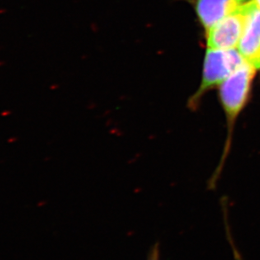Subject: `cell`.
Here are the masks:
<instances>
[{"instance_id":"obj_1","label":"cell","mask_w":260,"mask_h":260,"mask_svg":"<svg viewBox=\"0 0 260 260\" xmlns=\"http://www.w3.org/2000/svg\"><path fill=\"white\" fill-rule=\"evenodd\" d=\"M245 62L240 52L236 48L215 49L207 48L201 84L191 99V104H196L205 93L215 86H219Z\"/></svg>"},{"instance_id":"obj_2","label":"cell","mask_w":260,"mask_h":260,"mask_svg":"<svg viewBox=\"0 0 260 260\" xmlns=\"http://www.w3.org/2000/svg\"><path fill=\"white\" fill-rule=\"evenodd\" d=\"M255 70L246 61L219 85V98L230 128L245 106Z\"/></svg>"},{"instance_id":"obj_3","label":"cell","mask_w":260,"mask_h":260,"mask_svg":"<svg viewBox=\"0 0 260 260\" xmlns=\"http://www.w3.org/2000/svg\"><path fill=\"white\" fill-rule=\"evenodd\" d=\"M248 3L249 1L206 31L207 48L215 49L238 48L244 27Z\"/></svg>"},{"instance_id":"obj_4","label":"cell","mask_w":260,"mask_h":260,"mask_svg":"<svg viewBox=\"0 0 260 260\" xmlns=\"http://www.w3.org/2000/svg\"><path fill=\"white\" fill-rule=\"evenodd\" d=\"M238 50L248 63L260 69V9L253 0L248 3L245 23Z\"/></svg>"},{"instance_id":"obj_5","label":"cell","mask_w":260,"mask_h":260,"mask_svg":"<svg viewBox=\"0 0 260 260\" xmlns=\"http://www.w3.org/2000/svg\"><path fill=\"white\" fill-rule=\"evenodd\" d=\"M250 0H197L195 10L207 31L228 15L235 12Z\"/></svg>"},{"instance_id":"obj_6","label":"cell","mask_w":260,"mask_h":260,"mask_svg":"<svg viewBox=\"0 0 260 260\" xmlns=\"http://www.w3.org/2000/svg\"><path fill=\"white\" fill-rule=\"evenodd\" d=\"M146 260H160V245L159 242L153 244Z\"/></svg>"},{"instance_id":"obj_7","label":"cell","mask_w":260,"mask_h":260,"mask_svg":"<svg viewBox=\"0 0 260 260\" xmlns=\"http://www.w3.org/2000/svg\"><path fill=\"white\" fill-rule=\"evenodd\" d=\"M253 3L255 4L256 6L260 9V0H253Z\"/></svg>"}]
</instances>
